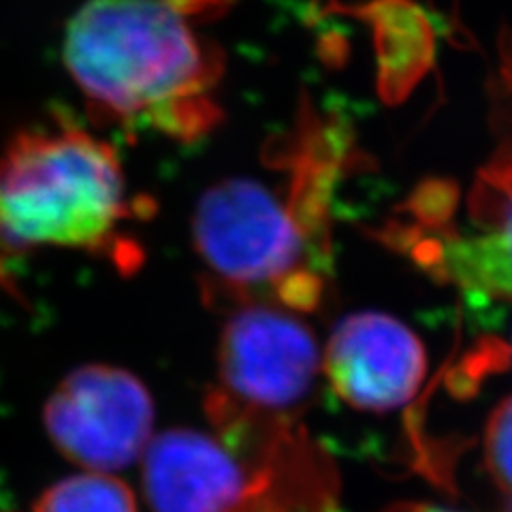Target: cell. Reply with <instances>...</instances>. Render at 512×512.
<instances>
[{"mask_svg": "<svg viewBox=\"0 0 512 512\" xmlns=\"http://www.w3.org/2000/svg\"><path fill=\"white\" fill-rule=\"evenodd\" d=\"M320 372L312 331L274 303H242L222 329L212 416L227 434L276 427L308 402Z\"/></svg>", "mask_w": 512, "mask_h": 512, "instance_id": "4", "label": "cell"}, {"mask_svg": "<svg viewBox=\"0 0 512 512\" xmlns=\"http://www.w3.org/2000/svg\"><path fill=\"white\" fill-rule=\"evenodd\" d=\"M421 227L406 242L431 276L455 284L466 295L512 299V148L493 156L478 173L470 195V229L416 216Z\"/></svg>", "mask_w": 512, "mask_h": 512, "instance_id": "6", "label": "cell"}, {"mask_svg": "<svg viewBox=\"0 0 512 512\" xmlns=\"http://www.w3.org/2000/svg\"><path fill=\"white\" fill-rule=\"evenodd\" d=\"M412 512H453V510L438 508V506H416V508H412Z\"/></svg>", "mask_w": 512, "mask_h": 512, "instance_id": "11", "label": "cell"}, {"mask_svg": "<svg viewBox=\"0 0 512 512\" xmlns=\"http://www.w3.org/2000/svg\"><path fill=\"white\" fill-rule=\"evenodd\" d=\"M35 512H137V504L122 480L103 472H84L47 489Z\"/></svg>", "mask_w": 512, "mask_h": 512, "instance_id": "9", "label": "cell"}, {"mask_svg": "<svg viewBox=\"0 0 512 512\" xmlns=\"http://www.w3.org/2000/svg\"><path fill=\"white\" fill-rule=\"evenodd\" d=\"M510 342H512V340H510ZM510 352H512V346H510Z\"/></svg>", "mask_w": 512, "mask_h": 512, "instance_id": "12", "label": "cell"}, {"mask_svg": "<svg viewBox=\"0 0 512 512\" xmlns=\"http://www.w3.org/2000/svg\"><path fill=\"white\" fill-rule=\"evenodd\" d=\"M508 512H512V508H510V510H508Z\"/></svg>", "mask_w": 512, "mask_h": 512, "instance_id": "13", "label": "cell"}, {"mask_svg": "<svg viewBox=\"0 0 512 512\" xmlns=\"http://www.w3.org/2000/svg\"><path fill=\"white\" fill-rule=\"evenodd\" d=\"M45 429L58 451L88 472H116L152 440L154 402L137 376L114 365H82L45 404Z\"/></svg>", "mask_w": 512, "mask_h": 512, "instance_id": "5", "label": "cell"}, {"mask_svg": "<svg viewBox=\"0 0 512 512\" xmlns=\"http://www.w3.org/2000/svg\"><path fill=\"white\" fill-rule=\"evenodd\" d=\"M131 210L116 150L84 128H32L0 154V250H103Z\"/></svg>", "mask_w": 512, "mask_h": 512, "instance_id": "3", "label": "cell"}, {"mask_svg": "<svg viewBox=\"0 0 512 512\" xmlns=\"http://www.w3.org/2000/svg\"><path fill=\"white\" fill-rule=\"evenodd\" d=\"M485 459L495 485L512 500V397H506L489 416Z\"/></svg>", "mask_w": 512, "mask_h": 512, "instance_id": "10", "label": "cell"}, {"mask_svg": "<svg viewBox=\"0 0 512 512\" xmlns=\"http://www.w3.org/2000/svg\"><path fill=\"white\" fill-rule=\"evenodd\" d=\"M220 0H90L69 22L64 62L94 111L128 128L195 139L218 122L222 73L195 15Z\"/></svg>", "mask_w": 512, "mask_h": 512, "instance_id": "1", "label": "cell"}, {"mask_svg": "<svg viewBox=\"0 0 512 512\" xmlns=\"http://www.w3.org/2000/svg\"><path fill=\"white\" fill-rule=\"evenodd\" d=\"M141 461L154 512H269L274 472L250 468L231 444L197 429L152 438Z\"/></svg>", "mask_w": 512, "mask_h": 512, "instance_id": "7", "label": "cell"}, {"mask_svg": "<svg viewBox=\"0 0 512 512\" xmlns=\"http://www.w3.org/2000/svg\"><path fill=\"white\" fill-rule=\"evenodd\" d=\"M325 374L331 389L359 410L387 412L406 406L427 374L421 340L389 314L359 312L333 329Z\"/></svg>", "mask_w": 512, "mask_h": 512, "instance_id": "8", "label": "cell"}, {"mask_svg": "<svg viewBox=\"0 0 512 512\" xmlns=\"http://www.w3.org/2000/svg\"><path fill=\"white\" fill-rule=\"evenodd\" d=\"M293 156L288 197L248 178L224 180L199 199L192 244L212 282L242 303L314 310L329 274V199L340 143L308 135Z\"/></svg>", "mask_w": 512, "mask_h": 512, "instance_id": "2", "label": "cell"}]
</instances>
